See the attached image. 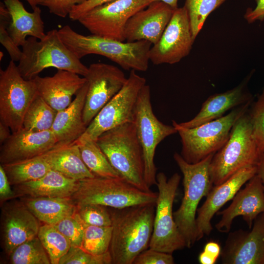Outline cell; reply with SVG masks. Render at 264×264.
Masks as SVG:
<instances>
[{
    "mask_svg": "<svg viewBox=\"0 0 264 264\" xmlns=\"http://www.w3.org/2000/svg\"><path fill=\"white\" fill-rule=\"evenodd\" d=\"M156 203L110 208L112 235L109 251L113 264H133L147 249L153 233Z\"/></svg>",
    "mask_w": 264,
    "mask_h": 264,
    "instance_id": "obj_1",
    "label": "cell"
},
{
    "mask_svg": "<svg viewBox=\"0 0 264 264\" xmlns=\"http://www.w3.org/2000/svg\"><path fill=\"white\" fill-rule=\"evenodd\" d=\"M77 205V213L88 225L111 226L112 220L108 207L98 204H83Z\"/></svg>",
    "mask_w": 264,
    "mask_h": 264,
    "instance_id": "obj_36",
    "label": "cell"
},
{
    "mask_svg": "<svg viewBox=\"0 0 264 264\" xmlns=\"http://www.w3.org/2000/svg\"><path fill=\"white\" fill-rule=\"evenodd\" d=\"M264 212V187L260 176L256 174L247 182L243 189L237 192L227 208L217 213V215L221 216V219L215 227L218 231L228 232L234 219L242 216L251 229L255 220Z\"/></svg>",
    "mask_w": 264,
    "mask_h": 264,
    "instance_id": "obj_18",
    "label": "cell"
},
{
    "mask_svg": "<svg viewBox=\"0 0 264 264\" xmlns=\"http://www.w3.org/2000/svg\"><path fill=\"white\" fill-rule=\"evenodd\" d=\"M51 169L76 180L93 177L81 157L78 145L73 144L54 147L43 154Z\"/></svg>",
    "mask_w": 264,
    "mask_h": 264,
    "instance_id": "obj_27",
    "label": "cell"
},
{
    "mask_svg": "<svg viewBox=\"0 0 264 264\" xmlns=\"http://www.w3.org/2000/svg\"><path fill=\"white\" fill-rule=\"evenodd\" d=\"M78 181L50 169L37 180L15 185L14 192L15 196L71 198L78 188Z\"/></svg>",
    "mask_w": 264,
    "mask_h": 264,
    "instance_id": "obj_26",
    "label": "cell"
},
{
    "mask_svg": "<svg viewBox=\"0 0 264 264\" xmlns=\"http://www.w3.org/2000/svg\"><path fill=\"white\" fill-rule=\"evenodd\" d=\"M252 103L241 105L219 118L194 128L182 127L173 120V126L180 137L183 158L194 164L217 152L228 140L234 124L248 111Z\"/></svg>",
    "mask_w": 264,
    "mask_h": 264,
    "instance_id": "obj_7",
    "label": "cell"
},
{
    "mask_svg": "<svg viewBox=\"0 0 264 264\" xmlns=\"http://www.w3.org/2000/svg\"><path fill=\"white\" fill-rule=\"evenodd\" d=\"M257 174L260 176L261 179L264 190V154H263L259 163L257 165Z\"/></svg>",
    "mask_w": 264,
    "mask_h": 264,
    "instance_id": "obj_49",
    "label": "cell"
},
{
    "mask_svg": "<svg viewBox=\"0 0 264 264\" xmlns=\"http://www.w3.org/2000/svg\"><path fill=\"white\" fill-rule=\"evenodd\" d=\"M12 264H50L49 256L38 236L17 246L10 255Z\"/></svg>",
    "mask_w": 264,
    "mask_h": 264,
    "instance_id": "obj_33",
    "label": "cell"
},
{
    "mask_svg": "<svg viewBox=\"0 0 264 264\" xmlns=\"http://www.w3.org/2000/svg\"><path fill=\"white\" fill-rule=\"evenodd\" d=\"M86 224L76 212L53 226L68 240L71 246L81 247Z\"/></svg>",
    "mask_w": 264,
    "mask_h": 264,
    "instance_id": "obj_38",
    "label": "cell"
},
{
    "mask_svg": "<svg viewBox=\"0 0 264 264\" xmlns=\"http://www.w3.org/2000/svg\"><path fill=\"white\" fill-rule=\"evenodd\" d=\"M248 113L256 141L261 152L264 154V89L251 104Z\"/></svg>",
    "mask_w": 264,
    "mask_h": 264,
    "instance_id": "obj_39",
    "label": "cell"
},
{
    "mask_svg": "<svg viewBox=\"0 0 264 264\" xmlns=\"http://www.w3.org/2000/svg\"><path fill=\"white\" fill-rule=\"evenodd\" d=\"M81 157L85 164L95 176L102 177L121 176L112 166L96 141H77Z\"/></svg>",
    "mask_w": 264,
    "mask_h": 264,
    "instance_id": "obj_30",
    "label": "cell"
},
{
    "mask_svg": "<svg viewBox=\"0 0 264 264\" xmlns=\"http://www.w3.org/2000/svg\"><path fill=\"white\" fill-rule=\"evenodd\" d=\"M10 128L0 121V143L2 145L10 136L12 133L10 132Z\"/></svg>",
    "mask_w": 264,
    "mask_h": 264,
    "instance_id": "obj_47",
    "label": "cell"
},
{
    "mask_svg": "<svg viewBox=\"0 0 264 264\" xmlns=\"http://www.w3.org/2000/svg\"><path fill=\"white\" fill-rule=\"evenodd\" d=\"M181 176L175 173L167 179L164 173L156 175L158 197L149 248L172 254L186 247L175 222L173 206Z\"/></svg>",
    "mask_w": 264,
    "mask_h": 264,
    "instance_id": "obj_9",
    "label": "cell"
},
{
    "mask_svg": "<svg viewBox=\"0 0 264 264\" xmlns=\"http://www.w3.org/2000/svg\"><path fill=\"white\" fill-rule=\"evenodd\" d=\"M10 183L6 173L0 165V199L1 202L9 199L15 196V193L11 190Z\"/></svg>",
    "mask_w": 264,
    "mask_h": 264,
    "instance_id": "obj_45",
    "label": "cell"
},
{
    "mask_svg": "<svg viewBox=\"0 0 264 264\" xmlns=\"http://www.w3.org/2000/svg\"><path fill=\"white\" fill-rule=\"evenodd\" d=\"M110 251L99 255L90 254L81 247L71 246L61 258L59 264H111Z\"/></svg>",
    "mask_w": 264,
    "mask_h": 264,
    "instance_id": "obj_37",
    "label": "cell"
},
{
    "mask_svg": "<svg viewBox=\"0 0 264 264\" xmlns=\"http://www.w3.org/2000/svg\"><path fill=\"white\" fill-rule=\"evenodd\" d=\"M1 165L10 184L15 186L37 180L51 169L43 154Z\"/></svg>",
    "mask_w": 264,
    "mask_h": 264,
    "instance_id": "obj_29",
    "label": "cell"
},
{
    "mask_svg": "<svg viewBox=\"0 0 264 264\" xmlns=\"http://www.w3.org/2000/svg\"><path fill=\"white\" fill-rule=\"evenodd\" d=\"M151 2L153 1H161L163 2L171 7H172L173 9H175L178 7L177 6V2L178 0H149Z\"/></svg>",
    "mask_w": 264,
    "mask_h": 264,
    "instance_id": "obj_50",
    "label": "cell"
},
{
    "mask_svg": "<svg viewBox=\"0 0 264 264\" xmlns=\"http://www.w3.org/2000/svg\"><path fill=\"white\" fill-rule=\"evenodd\" d=\"M150 3L149 0H113L93 8L78 21L91 34L125 41L127 22Z\"/></svg>",
    "mask_w": 264,
    "mask_h": 264,
    "instance_id": "obj_13",
    "label": "cell"
},
{
    "mask_svg": "<svg viewBox=\"0 0 264 264\" xmlns=\"http://www.w3.org/2000/svg\"><path fill=\"white\" fill-rule=\"evenodd\" d=\"M226 0H185L191 32L195 40L208 16Z\"/></svg>",
    "mask_w": 264,
    "mask_h": 264,
    "instance_id": "obj_34",
    "label": "cell"
},
{
    "mask_svg": "<svg viewBox=\"0 0 264 264\" xmlns=\"http://www.w3.org/2000/svg\"><path fill=\"white\" fill-rule=\"evenodd\" d=\"M217 260L205 252L202 251L198 256V261L201 264H214Z\"/></svg>",
    "mask_w": 264,
    "mask_h": 264,
    "instance_id": "obj_48",
    "label": "cell"
},
{
    "mask_svg": "<svg viewBox=\"0 0 264 264\" xmlns=\"http://www.w3.org/2000/svg\"><path fill=\"white\" fill-rule=\"evenodd\" d=\"M67 48L79 59L89 54L105 57L127 70L146 71L152 44L145 40L124 42L94 34L84 35L66 25L58 30Z\"/></svg>",
    "mask_w": 264,
    "mask_h": 264,
    "instance_id": "obj_2",
    "label": "cell"
},
{
    "mask_svg": "<svg viewBox=\"0 0 264 264\" xmlns=\"http://www.w3.org/2000/svg\"><path fill=\"white\" fill-rule=\"evenodd\" d=\"M250 231L229 234L221 252L224 264H264V212L255 220Z\"/></svg>",
    "mask_w": 264,
    "mask_h": 264,
    "instance_id": "obj_16",
    "label": "cell"
},
{
    "mask_svg": "<svg viewBox=\"0 0 264 264\" xmlns=\"http://www.w3.org/2000/svg\"><path fill=\"white\" fill-rule=\"evenodd\" d=\"M37 95L33 79H24L11 60L4 70H0V121L12 132L22 129L25 113Z\"/></svg>",
    "mask_w": 264,
    "mask_h": 264,
    "instance_id": "obj_11",
    "label": "cell"
},
{
    "mask_svg": "<svg viewBox=\"0 0 264 264\" xmlns=\"http://www.w3.org/2000/svg\"><path fill=\"white\" fill-rule=\"evenodd\" d=\"M96 142L121 177L141 190L151 191L145 180L142 149L133 122L104 132Z\"/></svg>",
    "mask_w": 264,
    "mask_h": 264,
    "instance_id": "obj_4",
    "label": "cell"
},
{
    "mask_svg": "<svg viewBox=\"0 0 264 264\" xmlns=\"http://www.w3.org/2000/svg\"><path fill=\"white\" fill-rule=\"evenodd\" d=\"M29 37L22 46V55L17 66L22 77L32 80L44 69L54 67L85 77L88 67L65 45L58 30L46 33L42 40Z\"/></svg>",
    "mask_w": 264,
    "mask_h": 264,
    "instance_id": "obj_5",
    "label": "cell"
},
{
    "mask_svg": "<svg viewBox=\"0 0 264 264\" xmlns=\"http://www.w3.org/2000/svg\"><path fill=\"white\" fill-rule=\"evenodd\" d=\"M10 20L11 17L8 9L4 2H0V42L8 53L11 60L19 62L22 55V50L15 43L7 30Z\"/></svg>",
    "mask_w": 264,
    "mask_h": 264,
    "instance_id": "obj_40",
    "label": "cell"
},
{
    "mask_svg": "<svg viewBox=\"0 0 264 264\" xmlns=\"http://www.w3.org/2000/svg\"><path fill=\"white\" fill-rule=\"evenodd\" d=\"M135 71L131 70L122 89L99 111L77 141H96L104 132L123 124L133 122L137 97L146 82L145 78Z\"/></svg>",
    "mask_w": 264,
    "mask_h": 264,
    "instance_id": "obj_12",
    "label": "cell"
},
{
    "mask_svg": "<svg viewBox=\"0 0 264 264\" xmlns=\"http://www.w3.org/2000/svg\"><path fill=\"white\" fill-rule=\"evenodd\" d=\"M214 154L194 164L187 162L177 153L173 156L183 175L184 189L181 204L173 215L188 248L192 247L197 241L196 215L198 203L203 197L207 196L213 187L211 163Z\"/></svg>",
    "mask_w": 264,
    "mask_h": 264,
    "instance_id": "obj_3",
    "label": "cell"
},
{
    "mask_svg": "<svg viewBox=\"0 0 264 264\" xmlns=\"http://www.w3.org/2000/svg\"><path fill=\"white\" fill-rule=\"evenodd\" d=\"M174 10L163 2H151L128 20L125 28V41L132 42L145 40L153 45L156 44L169 22Z\"/></svg>",
    "mask_w": 264,
    "mask_h": 264,
    "instance_id": "obj_19",
    "label": "cell"
},
{
    "mask_svg": "<svg viewBox=\"0 0 264 264\" xmlns=\"http://www.w3.org/2000/svg\"><path fill=\"white\" fill-rule=\"evenodd\" d=\"M57 111L38 94L27 109L23 120V128L39 132L51 130Z\"/></svg>",
    "mask_w": 264,
    "mask_h": 264,
    "instance_id": "obj_31",
    "label": "cell"
},
{
    "mask_svg": "<svg viewBox=\"0 0 264 264\" xmlns=\"http://www.w3.org/2000/svg\"><path fill=\"white\" fill-rule=\"evenodd\" d=\"M203 251L217 260L221 252L220 247L217 242H209L205 245Z\"/></svg>",
    "mask_w": 264,
    "mask_h": 264,
    "instance_id": "obj_46",
    "label": "cell"
},
{
    "mask_svg": "<svg viewBox=\"0 0 264 264\" xmlns=\"http://www.w3.org/2000/svg\"><path fill=\"white\" fill-rule=\"evenodd\" d=\"M4 3L11 17L7 30L18 46H22L27 36L38 40L45 36L42 11L39 7H36L32 12H29L20 0H4Z\"/></svg>",
    "mask_w": 264,
    "mask_h": 264,
    "instance_id": "obj_25",
    "label": "cell"
},
{
    "mask_svg": "<svg viewBox=\"0 0 264 264\" xmlns=\"http://www.w3.org/2000/svg\"><path fill=\"white\" fill-rule=\"evenodd\" d=\"M112 227L86 224L81 247L93 255H99L109 251Z\"/></svg>",
    "mask_w": 264,
    "mask_h": 264,
    "instance_id": "obj_35",
    "label": "cell"
},
{
    "mask_svg": "<svg viewBox=\"0 0 264 264\" xmlns=\"http://www.w3.org/2000/svg\"><path fill=\"white\" fill-rule=\"evenodd\" d=\"M38 237L45 249L51 264H59L71 246L68 240L53 225L40 226Z\"/></svg>",
    "mask_w": 264,
    "mask_h": 264,
    "instance_id": "obj_32",
    "label": "cell"
},
{
    "mask_svg": "<svg viewBox=\"0 0 264 264\" xmlns=\"http://www.w3.org/2000/svg\"><path fill=\"white\" fill-rule=\"evenodd\" d=\"M88 84L83 120L88 126L99 111L123 88L127 78L118 67L110 64H91L85 77Z\"/></svg>",
    "mask_w": 264,
    "mask_h": 264,
    "instance_id": "obj_14",
    "label": "cell"
},
{
    "mask_svg": "<svg viewBox=\"0 0 264 264\" xmlns=\"http://www.w3.org/2000/svg\"><path fill=\"white\" fill-rule=\"evenodd\" d=\"M38 94L57 111L63 110L72 102V97L87 82L85 77L74 72L58 69L52 76L33 79Z\"/></svg>",
    "mask_w": 264,
    "mask_h": 264,
    "instance_id": "obj_22",
    "label": "cell"
},
{
    "mask_svg": "<svg viewBox=\"0 0 264 264\" xmlns=\"http://www.w3.org/2000/svg\"><path fill=\"white\" fill-rule=\"evenodd\" d=\"M256 1L255 7L247 8L244 15V19L249 23L264 20V0H256Z\"/></svg>",
    "mask_w": 264,
    "mask_h": 264,
    "instance_id": "obj_44",
    "label": "cell"
},
{
    "mask_svg": "<svg viewBox=\"0 0 264 264\" xmlns=\"http://www.w3.org/2000/svg\"><path fill=\"white\" fill-rule=\"evenodd\" d=\"M195 41L185 8L177 7L158 41L151 47L150 61L155 65L177 63L189 54Z\"/></svg>",
    "mask_w": 264,
    "mask_h": 264,
    "instance_id": "obj_15",
    "label": "cell"
},
{
    "mask_svg": "<svg viewBox=\"0 0 264 264\" xmlns=\"http://www.w3.org/2000/svg\"><path fill=\"white\" fill-rule=\"evenodd\" d=\"M133 122L142 149L145 180L150 188L157 183V168L154 162L156 147L166 137L177 132L173 126L166 125L159 121L154 113L150 88L146 84L139 93Z\"/></svg>",
    "mask_w": 264,
    "mask_h": 264,
    "instance_id": "obj_10",
    "label": "cell"
},
{
    "mask_svg": "<svg viewBox=\"0 0 264 264\" xmlns=\"http://www.w3.org/2000/svg\"><path fill=\"white\" fill-rule=\"evenodd\" d=\"M26 0L31 6L32 8L34 9L36 7L38 6V4L36 0Z\"/></svg>",
    "mask_w": 264,
    "mask_h": 264,
    "instance_id": "obj_51",
    "label": "cell"
},
{
    "mask_svg": "<svg viewBox=\"0 0 264 264\" xmlns=\"http://www.w3.org/2000/svg\"><path fill=\"white\" fill-rule=\"evenodd\" d=\"M3 219V247L8 255L18 245L38 236V220L23 203L8 207Z\"/></svg>",
    "mask_w": 264,
    "mask_h": 264,
    "instance_id": "obj_23",
    "label": "cell"
},
{
    "mask_svg": "<svg viewBox=\"0 0 264 264\" xmlns=\"http://www.w3.org/2000/svg\"><path fill=\"white\" fill-rule=\"evenodd\" d=\"M174 263L172 254L150 248L138 255L134 260L133 264H173Z\"/></svg>",
    "mask_w": 264,
    "mask_h": 264,
    "instance_id": "obj_42",
    "label": "cell"
},
{
    "mask_svg": "<svg viewBox=\"0 0 264 264\" xmlns=\"http://www.w3.org/2000/svg\"><path fill=\"white\" fill-rule=\"evenodd\" d=\"M253 73L254 70L234 88L210 96L193 118L178 123L179 126L186 128L196 127L219 118L228 111L252 101L253 97L248 90V84Z\"/></svg>",
    "mask_w": 264,
    "mask_h": 264,
    "instance_id": "obj_21",
    "label": "cell"
},
{
    "mask_svg": "<svg viewBox=\"0 0 264 264\" xmlns=\"http://www.w3.org/2000/svg\"><path fill=\"white\" fill-rule=\"evenodd\" d=\"M23 199L22 203L44 224L54 225L77 212L71 198L27 197Z\"/></svg>",
    "mask_w": 264,
    "mask_h": 264,
    "instance_id": "obj_28",
    "label": "cell"
},
{
    "mask_svg": "<svg viewBox=\"0 0 264 264\" xmlns=\"http://www.w3.org/2000/svg\"><path fill=\"white\" fill-rule=\"evenodd\" d=\"M158 192L144 191L121 176H94L78 181L71 197L76 205L98 204L112 208H123L147 203H156Z\"/></svg>",
    "mask_w": 264,
    "mask_h": 264,
    "instance_id": "obj_8",
    "label": "cell"
},
{
    "mask_svg": "<svg viewBox=\"0 0 264 264\" xmlns=\"http://www.w3.org/2000/svg\"><path fill=\"white\" fill-rule=\"evenodd\" d=\"M56 144L51 130L32 131L22 128L12 132L0 147V164L21 161L45 153Z\"/></svg>",
    "mask_w": 264,
    "mask_h": 264,
    "instance_id": "obj_20",
    "label": "cell"
},
{
    "mask_svg": "<svg viewBox=\"0 0 264 264\" xmlns=\"http://www.w3.org/2000/svg\"><path fill=\"white\" fill-rule=\"evenodd\" d=\"M88 90L87 82L75 95L70 105L57 111L51 130L56 139L55 147L74 143L87 126L83 120V110Z\"/></svg>",
    "mask_w": 264,
    "mask_h": 264,
    "instance_id": "obj_24",
    "label": "cell"
},
{
    "mask_svg": "<svg viewBox=\"0 0 264 264\" xmlns=\"http://www.w3.org/2000/svg\"><path fill=\"white\" fill-rule=\"evenodd\" d=\"M263 154L254 136L247 111L237 120L228 140L213 157L211 175L213 185L224 182L242 168L257 166Z\"/></svg>",
    "mask_w": 264,
    "mask_h": 264,
    "instance_id": "obj_6",
    "label": "cell"
},
{
    "mask_svg": "<svg viewBox=\"0 0 264 264\" xmlns=\"http://www.w3.org/2000/svg\"><path fill=\"white\" fill-rule=\"evenodd\" d=\"M257 166L245 167L224 182L213 187L202 205L197 210V241L209 235L213 230L211 220L227 202L233 199L241 188L254 176Z\"/></svg>",
    "mask_w": 264,
    "mask_h": 264,
    "instance_id": "obj_17",
    "label": "cell"
},
{
    "mask_svg": "<svg viewBox=\"0 0 264 264\" xmlns=\"http://www.w3.org/2000/svg\"><path fill=\"white\" fill-rule=\"evenodd\" d=\"M112 0H87L74 6L68 15L69 18L72 21H78L81 16L93 8Z\"/></svg>",
    "mask_w": 264,
    "mask_h": 264,
    "instance_id": "obj_43",
    "label": "cell"
},
{
    "mask_svg": "<svg viewBox=\"0 0 264 264\" xmlns=\"http://www.w3.org/2000/svg\"><path fill=\"white\" fill-rule=\"evenodd\" d=\"M38 5L46 7L50 13L65 18L72 8L87 0H36Z\"/></svg>",
    "mask_w": 264,
    "mask_h": 264,
    "instance_id": "obj_41",
    "label": "cell"
}]
</instances>
